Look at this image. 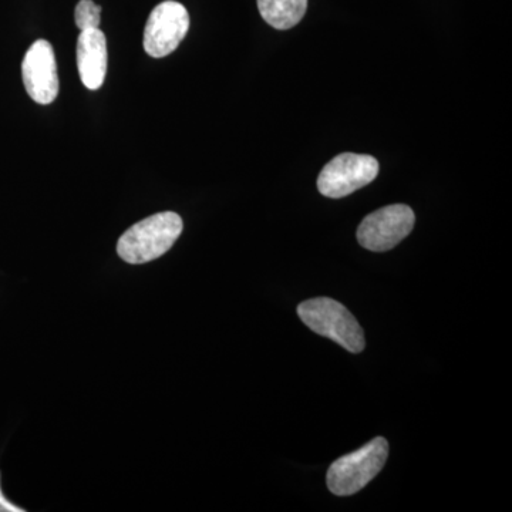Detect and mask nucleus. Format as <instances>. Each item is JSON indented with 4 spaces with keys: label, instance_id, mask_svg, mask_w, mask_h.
Instances as JSON below:
<instances>
[{
    "label": "nucleus",
    "instance_id": "0eeeda50",
    "mask_svg": "<svg viewBox=\"0 0 512 512\" xmlns=\"http://www.w3.org/2000/svg\"><path fill=\"white\" fill-rule=\"evenodd\" d=\"M23 83L33 101L42 106L52 104L59 94V74L55 50L47 40H37L22 63Z\"/></svg>",
    "mask_w": 512,
    "mask_h": 512
},
{
    "label": "nucleus",
    "instance_id": "423d86ee",
    "mask_svg": "<svg viewBox=\"0 0 512 512\" xmlns=\"http://www.w3.org/2000/svg\"><path fill=\"white\" fill-rule=\"evenodd\" d=\"M190 29V15L181 3L165 0L148 16L143 45L148 56L161 59L177 50Z\"/></svg>",
    "mask_w": 512,
    "mask_h": 512
},
{
    "label": "nucleus",
    "instance_id": "6e6552de",
    "mask_svg": "<svg viewBox=\"0 0 512 512\" xmlns=\"http://www.w3.org/2000/svg\"><path fill=\"white\" fill-rule=\"evenodd\" d=\"M80 80L89 90L103 86L107 73V39L99 28L82 30L77 40Z\"/></svg>",
    "mask_w": 512,
    "mask_h": 512
},
{
    "label": "nucleus",
    "instance_id": "39448f33",
    "mask_svg": "<svg viewBox=\"0 0 512 512\" xmlns=\"http://www.w3.org/2000/svg\"><path fill=\"white\" fill-rule=\"evenodd\" d=\"M416 215L404 204L389 205L367 215L357 228V241L373 252L389 251L413 231Z\"/></svg>",
    "mask_w": 512,
    "mask_h": 512
},
{
    "label": "nucleus",
    "instance_id": "20e7f679",
    "mask_svg": "<svg viewBox=\"0 0 512 512\" xmlns=\"http://www.w3.org/2000/svg\"><path fill=\"white\" fill-rule=\"evenodd\" d=\"M379 174V163L366 154L343 153L325 165L318 178L320 194L343 198L372 183Z\"/></svg>",
    "mask_w": 512,
    "mask_h": 512
},
{
    "label": "nucleus",
    "instance_id": "f257e3e1",
    "mask_svg": "<svg viewBox=\"0 0 512 512\" xmlns=\"http://www.w3.org/2000/svg\"><path fill=\"white\" fill-rule=\"evenodd\" d=\"M183 227V220L175 212L151 215L121 235L117 242V254L127 264H147L173 248Z\"/></svg>",
    "mask_w": 512,
    "mask_h": 512
},
{
    "label": "nucleus",
    "instance_id": "f03ea898",
    "mask_svg": "<svg viewBox=\"0 0 512 512\" xmlns=\"http://www.w3.org/2000/svg\"><path fill=\"white\" fill-rule=\"evenodd\" d=\"M302 322L320 336L332 339L352 353L365 349V333L355 316L340 302L330 298H315L298 306Z\"/></svg>",
    "mask_w": 512,
    "mask_h": 512
},
{
    "label": "nucleus",
    "instance_id": "9b49d317",
    "mask_svg": "<svg viewBox=\"0 0 512 512\" xmlns=\"http://www.w3.org/2000/svg\"><path fill=\"white\" fill-rule=\"evenodd\" d=\"M22 508L16 507L12 503H9L5 497H3L2 490H0V512H22Z\"/></svg>",
    "mask_w": 512,
    "mask_h": 512
},
{
    "label": "nucleus",
    "instance_id": "9d476101",
    "mask_svg": "<svg viewBox=\"0 0 512 512\" xmlns=\"http://www.w3.org/2000/svg\"><path fill=\"white\" fill-rule=\"evenodd\" d=\"M101 6L96 5L93 0H80L74 9V22L77 28L82 30L96 29L100 26Z\"/></svg>",
    "mask_w": 512,
    "mask_h": 512
},
{
    "label": "nucleus",
    "instance_id": "7ed1b4c3",
    "mask_svg": "<svg viewBox=\"0 0 512 512\" xmlns=\"http://www.w3.org/2000/svg\"><path fill=\"white\" fill-rule=\"evenodd\" d=\"M387 457L389 443L383 437H377L359 450L333 461L326 477L330 493L339 497L359 493L382 471Z\"/></svg>",
    "mask_w": 512,
    "mask_h": 512
},
{
    "label": "nucleus",
    "instance_id": "1a4fd4ad",
    "mask_svg": "<svg viewBox=\"0 0 512 512\" xmlns=\"http://www.w3.org/2000/svg\"><path fill=\"white\" fill-rule=\"evenodd\" d=\"M262 19L278 30L295 28L305 16L308 0H256Z\"/></svg>",
    "mask_w": 512,
    "mask_h": 512
}]
</instances>
